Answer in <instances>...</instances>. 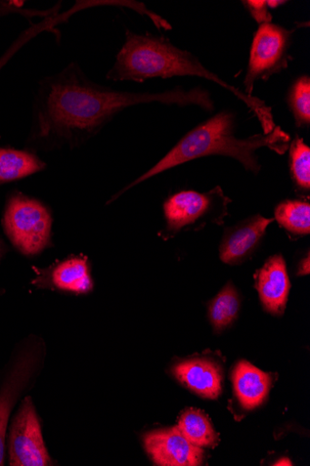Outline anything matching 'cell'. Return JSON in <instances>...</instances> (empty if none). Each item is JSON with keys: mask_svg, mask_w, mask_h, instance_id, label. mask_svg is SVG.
Returning <instances> with one entry per match:
<instances>
[{"mask_svg": "<svg viewBox=\"0 0 310 466\" xmlns=\"http://www.w3.org/2000/svg\"><path fill=\"white\" fill-rule=\"evenodd\" d=\"M240 309L239 295L229 283L221 290L209 306V319L215 329L223 330L237 318Z\"/></svg>", "mask_w": 310, "mask_h": 466, "instance_id": "ac0fdd59", "label": "cell"}, {"mask_svg": "<svg viewBox=\"0 0 310 466\" xmlns=\"http://www.w3.org/2000/svg\"><path fill=\"white\" fill-rule=\"evenodd\" d=\"M233 378L236 396L244 408L255 409L267 398L272 384L268 373L242 361L235 368Z\"/></svg>", "mask_w": 310, "mask_h": 466, "instance_id": "4fadbf2b", "label": "cell"}, {"mask_svg": "<svg viewBox=\"0 0 310 466\" xmlns=\"http://www.w3.org/2000/svg\"><path fill=\"white\" fill-rule=\"evenodd\" d=\"M36 345L27 343L15 355L0 386V466L5 464L6 437L11 414L32 383L38 367Z\"/></svg>", "mask_w": 310, "mask_h": 466, "instance_id": "ba28073f", "label": "cell"}, {"mask_svg": "<svg viewBox=\"0 0 310 466\" xmlns=\"http://www.w3.org/2000/svg\"><path fill=\"white\" fill-rule=\"evenodd\" d=\"M51 278L56 288L65 291L85 294L94 288L85 258H74L60 263Z\"/></svg>", "mask_w": 310, "mask_h": 466, "instance_id": "9a60e30c", "label": "cell"}, {"mask_svg": "<svg viewBox=\"0 0 310 466\" xmlns=\"http://www.w3.org/2000/svg\"><path fill=\"white\" fill-rule=\"evenodd\" d=\"M244 6L249 12L253 19L259 25L271 24L273 21V15L270 12L268 2H242Z\"/></svg>", "mask_w": 310, "mask_h": 466, "instance_id": "7402d4cb", "label": "cell"}, {"mask_svg": "<svg viewBox=\"0 0 310 466\" xmlns=\"http://www.w3.org/2000/svg\"><path fill=\"white\" fill-rule=\"evenodd\" d=\"M24 4L23 2H5V0H0V18L18 15L28 21H32L36 17L47 18L55 16L60 9V5L49 10L25 9L24 8Z\"/></svg>", "mask_w": 310, "mask_h": 466, "instance_id": "44dd1931", "label": "cell"}, {"mask_svg": "<svg viewBox=\"0 0 310 466\" xmlns=\"http://www.w3.org/2000/svg\"><path fill=\"white\" fill-rule=\"evenodd\" d=\"M46 167L45 162L31 152L0 147V185L31 177Z\"/></svg>", "mask_w": 310, "mask_h": 466, "instance_id": "5bb4252c", "label": "cell"}, {"mask_svg": "<svg viewBox=\"0 0 310 466\" xmlns=\"http://www.w3.org/2000/svg\"><path fill=\"white\" fill-rule=\"evenodd\" d=\"M292 41L293 31L272 23L259 25L254 35L244 80L246 96H252L257 81H268L288 68Z\"/></svg>", "mask_w": 310, "mask_h": 466, "instance_id": "8992f818", "label": "cell"}, {"mask_svg": "<svg viewBox=\"0 0 310 466\" xmlns=\"http://www.w3.org/2000/svg\"><path fill=\"white\" fill-rule=\"evenodd\" d=\"M309 274V256L306 257L305 261L303 260L300 268L298 275H307Z\"/></svg>", "mask_w": 310, "mask_h": 466, "instance_id": "603a6c76", "label": "cell"}, {"mask_svg": "<svg viewBox=\"0 0 310 466\" xmlns=\"http://www.w3.org/2000/svg\"><path fill=\"white\" fill-rule=\"evenodd\" d=\"M255 288L265 309L274 315L284 314L291 283L282 256L271 258L255 275Z\"/></svg>", "mask_w": 310, "mask_h": 466, "instance_id": "8fae6325", "label": "cell"}, {"mask_svg": "<svg viewBox=\"0 0 310 466\" xmlns=\"http://www.w3.org/2000/svg\"><path fill=\"white\" fill-rule=\"evenodd\" d=\"M287 104L298 128H308L310 124V78L298 77L289 89Z\"/></svg>", "mask_w": 310, "mask_h": 466, "instance_id": "ffe728a7", "label": "cell"}, {"mask_svg": "<svg viewBox=\"0 0 310 466\" xmlns=\"http://www.w3.org/2000/svg\"><path fill=\"white\" fill-rule=\"evenodd\" d=\"M5 229L14 245L25 256H35L51 244L53 218L39 200L19 192L6 203Z\"/></svg>", "mask_w": 310, "mask_h": 466, "instance_id": "5b68a950", "label": "cell"}, {"mask_svg": "<svg viewBox=\"0 0 310 466\" xmlns=\"http://www.w3.org/2000/svg\"><path fill=\"white\" fill-rule=\"evenodd\" d=\"M176 428L197 447H214L218 442V436L210 420L201 410L195 409L185 410Z\"/></svg>", "mask_w": 310, "mask_h": 466, "instance_id": "e0dca14e", "label": "cell"}, {"mask_svg": "<svg viewBox=\"0 0 310 466\" xmlns=\"http://www.w3.org/2000/svg\"><path fill=\"white\" fill-rule=\"evenodd\" d=\"M149 104L215 110L210 93L201 87L160 93L116 91L95 82L74 61L37 82L29 142L45 149L73 148L95 137L124 110Z\"/></svg>", "mask_w": 310, "mask_h": 466, "instance_id": "6da1fadb", "label": "cell"}, {"mask_svg": "<svg viewBox=\"0 0 310 466\" xmlns=\"http://www.w3.org/2000/svg\"><path fill=\"white\" fill-rule=\"evenodd\" d=\"M196 76L213 81L242 101L256 116L263 134L268 135L277 126L272 107L255 96H246L224 78L207 69L188 51L175 46L165 36L138 34L125 30V39L106 78L111 81L143 83L153 78Z\"/></svg>", "mask_w": 310, "mask_h": 466, "instance_id": "7a4b0ae2", "label": "cell"}, {"mask_svg": "<svg viewBox=\"0 0 310 466\" xmlns=\"http://www.w3.org/2000/svg\"><path fill=\"white\" fill-rule=\"evenodd\" d=\"M275 220L291 235L306 236L310 233V204L305 199L285 200L276 207Z\"/></svg>", "mask_w": 310, "mask_h": 466, "instance_id": "2e32d148", "label": "cell"}, {"mask_svg": "<svg viewBox=\"0 0 310 466\" xmlns=\"http://www.w3.org/2000/svg\"><path fill=\"white\" fill-rule=\"evenodd\" d=\"M145 447L155 463L161 466H197L204 451L191 443L178 430H158L146 434Z\"/></svg>", "mask_w": 310, "mask_h": 466, "instance_id": "9c48e42d", "label": "cell"}, {"mask_svg": "<svg viewBox=\"0 0 310 466\" xmlns=\"http://www.w3.org/2000/svg\"><path fill=\"white\" fill-rule=\"evenodd\" d=\"M235 129L236 115L234 112L221 111L211 116L185 136L148 172L112 197L107 204L129 189L191 160L208 156L230 157L239 161L246 171L257 176L261 171L256 155L258 149L269 148L279 155L289 149L291 137L280 126L268 135H255L246 139L237 138Z\"/></svg>", "mask_w": 310, "mask_h": 466, "instance_id": "3957f363", "label": "cell"}, {"mask_svg": "<svg viewBox=\"0 0 310 466\" xmlns=\"http://www.w3.org/2000/svg\"><path fill=\"white\" fill-rule=\"evenodd\" d=\"M174 374L189 390L204 398L216 399L223 391V371L212 361H185L174 368Z\"/></svg>", "mask_w": 310, "mask_h": 466, "instance_id": "7c38bea8", "label": "cell"}, {"mask_svg": "<svg viewBox=\"0 0 310 466\" xmlns=\"http://www.w3.org/2000/svg\"><path fill=\"white\" fill-rule=\"evenodd\" d=\"M232 199L221 187L206 193L181 191L169 197L164 203L166 228L163 238L169 239L182 231H197L207 224L223 226L228 216Z\"/></svg>", "mask_w": 310, "mask_h": 466, "instance_id": "277c9868", "label": "cell"}, {"mask_svg": "<svg viewBox=\"0 0 310 466\" xmlns=\"http://www.w3.org/2000/svg\"><path fill=\"white\" fill-rule=\"evenodd\" d=\"M6 437L11 466H48L53 461L44 442L31 397H25L12 419Z\"/></svg>", "mask_w": 310, "mask_h": 466, "instance_id": "52a82bcc", "label": "cell"}, {"mask_svg": "<svg viewBox=\"0 0 310 466\" xmlns=\"http://www.w3.org/2000/svg\"><path fill=\"white\" fill-rule=\"evenodd\" d=\"M274 221L257 215L226 229L219 248L221 261L235 265L245 260L258 247L265 230Z\"/></svg>", "mask_w": 310, "mask_h": 466, "instance_id": "30bf717a", "label": "cell"}, {"mask_svg": "<svg viewBox=\"0 0 310 466\" xmlns=\"http://www.w3.org/2000/svg\"><path fill=\"white\" fill-rule=\"evenodd\" d=\"M6 247L5 245V243L3 242L2 239H0V259L3 258V257L5 256V252H6Z\"/></svg>", "mask_w": 310, "mask_h": 466, "instance_id": "cb8c5ba5", "label": "cell"}, {"mask_svg": "<svg viewBox=\"0 0 310 466\" xmlns=\"http://www.w3.org/2000/svg\"><path fill=\"white\" fill-rule=\"evenodd\" d=\"M290 174L296 190L303 193L310 189V148L296 136L290 143Z\"/></svg>", "mask_w": 310, "mask_h": 466, "instance_id": "d6986e66", "label": "cell"}, {"mask_svg": "<svg viewBox=\"0 0 310 466\" xmlns=\"http://www.w3.org/2000/svg\"><path fill=\"white\" fill-rule=\"evenodd\" d=\"M275 465H292L291 461L287 458L281 459Z\"/></svg>", "mask_w": 310, "mask_h": 466, "instance_id": "d4e9b609", "label": "cell"}]
</instances>
